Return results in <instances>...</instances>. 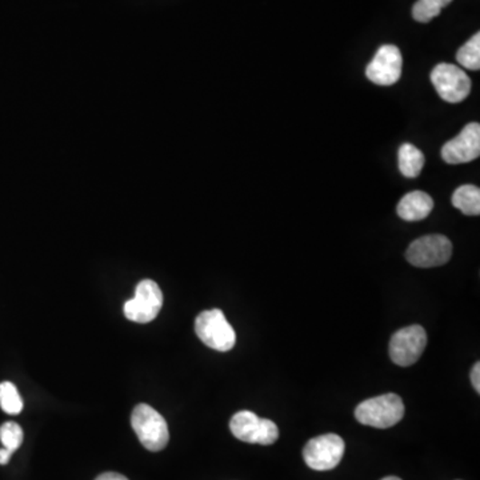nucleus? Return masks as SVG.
<instances>
[{"mask_svg":"<svg viewBox=\"0 0 480 480\" xmlns=\"http://www.w3.org/2000/svg\"><path fill=\"white\" fill-rule=\"evenodd\" d=\"M434 210V201L423 191L406 193L398 203L397 212L406 221H419L426 219Z\"/></svg>","mask_w":480,"mask_h":480,"instance_id":"12","label":"nucleus"},{"mask_svg":"<svg viewBox=\"0 0 480 480\" xmlns=\"http://www.w3.org/2000/svg\"><path fill=\"white\" fill-rule=\"evenodd\" d=\"M0 407L5 414L18 415L24 409V400L15 384L11 381L0 383Z\"/></svg>","mask_w":480,"mask_h":480,"instance_id":"17","label":"nucleus"},{"mask_svg":"<svg viewBox=\"0 0 480 480\" xmlns=\"http://www.w3.org/2000/svg\"><path fill=\"white\" fill-rule=\"evenodd\" d=\"M453 255V243L445 235H426L409 244L407 260L419 268L446 265Z\"/></svg>","mask_w":480,"mask_h":480,"instance_id":"4","label":"nucleus"},{"mask_svg":"<svg viewBox=\"0 0 480 480\" xmlns=\"http://www.w3.org/2000/svg\"><path fill=\"white\" fill-rule=\"evenodd\" d=\"M163 293L158 283L145 279L136 286L135 296L125 305L126 318L135 323H150L159 315Z\"/></svg>","mask_w":480,"mask_h":480,"instance_id":"8","label":"nucleus"},{"mask_svg":"<svg viewBox=\"0 0 480 480\" xmlns=\"http://www.w3.org/2000/svg\"><path fill=\"white\" fill-rule=\"evenodd\" d=\"M95 480H128L122 474L118 473H105L102 475L98 476Z\"/></svg>","mask_w":480,"mask_h":480,"instance_id":"20","label":"nucleus"},{"mask_svg":"<svg viewBox=\"0 0 480 480\" xmlns=\"http://www.w3.org/2000/svg\"><path fill=\"white\" fill-rule=\"evenodd\" d=\"M400 173L406 178H417L425 167V155L411 143H404L398 153Z\"/></svg>","mask_w":480,"mask_h":480,"instance_id":"13","label":"nucleus"},{"mask_svg":"<svg viewBox=\"0 0 480 480\" xmlns=\"http://www.w3.org/2000/svg\"><path fill=\"white\" fill-rule=\"evenodd\" d=\"M480 155V126L470 123L457 136L442 147V158L448 165L470 163Z\"/></svg>","mask_w":480,"mask_h":480,"instance_id":"11","label":"nucleus"},{"mask_svg":"<svg viewBox=\"0 0 480 480\" xmlns=\"http://www.w3.org/2000/svg\"><path fill=\"white\" fill-rule=\"evenodd\" d=\"M451 2L453 0H418L412 8V16L419 24H428Z\"/></svg>","mask_w":480,"mask_h":480,"instance_id":"16","label":"nucleus"},{"mask_svg":"<svg viewBox=\"0 0 480 480\" xmlns=\"http://www.w3.org/2000/svg\"><path fill=\"white\" fill-rule=\"evenodd\" d=\"M456 61L460 66L471 71L480 69V33H476L465 46L460 47L456 53Z\"/></svg>","mask_w":480,"mask_h":480,"instance_id":"15","label":"nucleus"},{"mask_svg":"<svg viewBox=\"0 0 480 480\" xmlns=\"http://www.w3.org/2000/svg\"><path fill=\"white\" fill-rule=\"evenodd\" d=\"M427 346V334L422 325H409L392 335L390 356L400 367L417 363Z\"/></svg>","mask_w":480,"mask_h":480,"instance_id":"9","label":"nucleus"},{"mask_svg":"<svg viewBox=\"0 0 480 480\" xmlns=\"http://www.w3.org/2000/svg\"><path fill=\"white\" fill-rule=\"evenodd\" d=\"M195 333L207 347L219 353H227L237 344L234 328L218 308L199 314L195 320Z\"/></svg>","mask_w":480,"mask_h":480,"instance_id":"3","label":"nucleus"},{"mask_svg":"<svg viewBox=\"0 0 480 480\" xmlns=\"http://www.w3.org/2000/svg\"><path fill=\"white\" fill-rule=\"evenodd\" d=\"M401 67L403 58L400 50L392 44H384L367 66L366 77L378 86H392L400 80Z\"/></svg>","mask_w":480,"mask_h":480,"instance_id":"10","label":"nucleus"},{"mask_svg":"<svg viewBox=\"0 0 480 480\" xmlns=\"http://www.w3.org/2000/svg\"><path fill=\"white\" fill-rule=\"evenodd\" d=\"M14 453H11L10 450H7V448H0V465L5 466L8 462H10L11 456H13Z\"/></svg>","mask_w":480,"mask_h":480,"instance_id":"21","label":"nucleus"},{"mask_svg":"<svg viewBox=\"0 0 480 480\" xmlns=\"http://www.w3.org/2000/svg\"><path fill=\"white\" fill-rule=\"evenodd\" d=\"M453 206L468 216H478L480 213V190L474 184H465L455 191Z\"/></svg>","mask_w":480,"mask_h":480,"instance_id":"14","label":"nucleus"},{"mask_svg":"<svg viewBox=\"0 0 480 480\" xmlns=\"http://www.w3.org/2000/svg\"><path fill=\"white\" fill-rule=\"evenodd\" d=\"M403 415V400L397 394H384L362 401L355 409L356 420L373 428H390L400 423Z\"/></svg>","mask_w":480,"mask_h":480,"instance_id":"1","label":"nucleus"},{"mask_svg":"<svg viewBox=\"0 0 480 480\" xmlns=\"http://www.w3.org/2000/svg\"><path fill=\"white\" fill-rule=\"evenodd\" d=\"M232 435L241 442L252 445H274L279 438V429L272 420L262 419L251 411H240L230 422Z\"/></svg>","mask_w":480,"mask_h":480,"instance_id":"5","label":"nucleus"},{"mask_svg":"<svg viewBox=\"0 0 480 480\" xmlns=\"http://www.w3.org/2000/svg\"><path fill=\"white\" fill-rule=\"evenodd\" d=\"M471 381H473L474 389L476 390V392H480V364H475L473 367V372H471Z\"/></svg>","mask_w":480,"mask_h":480,"instance_id":"19","label":"nucleus"},{"mask_svg":"<svg viewBox=\"0 0 480 480\" xmlns=\"http://www.w3.org/2000/svg\"><path fill=\"white\" fill-rule=\"evenodd\" d=\"M131 425L139 442L148 451L158 453L165 448L170 440L165 418L148 404H137L131 415Z\"/></svg>","mask_w":480,"mask_h":480,"instance_id":"2","label":"nucleus"},{"mask_svg":"<svg viewBox=\"0 0 480 480\" xmlns=\"http://www.w3.org/2000/svg\"><path fill=\"white\" fill-rule=\"evenodd\" d=\"M431 81L438 95L445 102L456 103L467 99L471 92V80L460 67L450 63H439L431 71Z\"/></svg>","mask_w":480,"mask_h":480,"instance_id":"7","label":"nucleus"},{"mask_svg":"<svg viewBox=\"0 0 480 480\" xmlns=\"http://www.w3.org/2000/svg\"><path fill=\"white\" fill-rule=\"evenodd\" d=\"M346 445L339 435L325 434L308 440L303 457L308 467L315 471H330L341 463Z\"/></svg>","mask_w":480,"mask_h":480,"instance_id":"6","label":"nucleus"},{"mask_svg":"<svg viewBox=\"0 0 480 480\" xmlns=\"http://www.w3.org/2000/svg\"><path fill=\"white\" fill-rule=\"evenodd\" d=\"M24 429L15 422H5V425L0 426V440H2L3 447L10 450L11 453H15L22 443H24Z\"/></svg>","mask_w":480,"mask_h":480,"instance_id":"18","label":"nucleus"},{"mask_svg":"<svg viewBox=\"0 0 480 480\" xmlns=\"http://www.w3.org/2000/svg\"><path fill=\"white\" fill-rule=\"evenodd\" d=\"M381 480H401L400 478H397V476H387V478L381 479Z\"/></svg>","mask_w":480,"mask_h":480,"instance_id":"22","label":"nucleus"}]
</instances>
